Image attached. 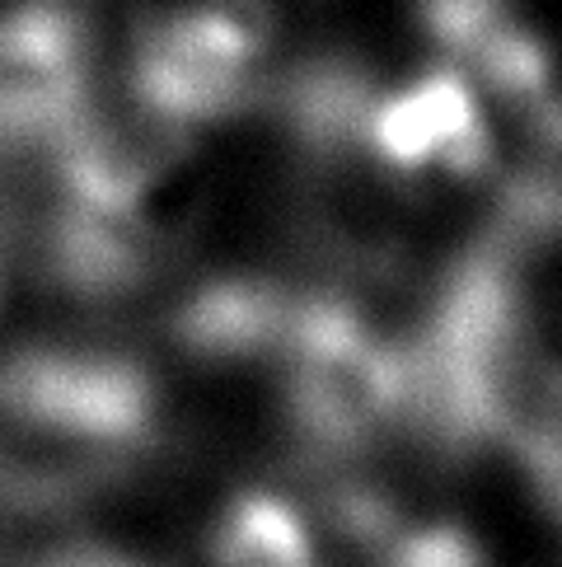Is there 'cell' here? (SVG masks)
<instances>
[{
	"label": "cell",
	"mask_w": 562,
	"mask_h": 567,
	"mask_svg": "<svg viewBox=\"0 0 562 567\" xmlns=\"http://www.w3.org/2000/svg\"><path fill=\"white\" fill-rule=\"evenodd\" d=\"M155 417L150 375L123 357L38 348L0 367V436L24 488L113 474L150 445Z\"/></svg>",
	"instance_id": "obj_1"
},
{
	"label": "cell",
	"mask_w": 562,
	"mask_h": 567,
	"mask_svg": "<svg viewBox=\"0 0 562 567\" xmlns=\"http://www.w3.org/2000/svg\"><path fill=\"white\" fill-rule=\"evenodd\" d=\"M277 361L291 417L324 451L371 445L408 417V352L343 300H291Z\"/></svg>",
	"instance_id": "obj_2"
},
{
	"label": "cell",
	"mask_w": 562,
	"mask_h": 567,
	"mask_svg": "<svg viewBox=\"0 0 562 567\" xmlns=\"http://www.w3.org/2000/svg\"><path fill=\"white\" fill-rule=\"evenodd\" d=\"M268 52L263 0H202L150 19L132 52V94L188 127L230 117L258 94Z\"/></svg>",
	"instance_id": "obj_3"
},
{
	"label": "cell",
	"mask_w": 562,
	"mask_h": 567,
	"mask_svg": "<svg viewBox=\"0 0 562 567\" xmlns=\"http://www.w3.org/2000/svg\"><path fill=\"white\" fill-rule=\"evenodd\" d=\"M192 132L197 127L159 113L132 90L123 104H85L52 136L66 202L98 212H140V202L188 159Z\"/></svg>",
	"instance_id": "obj_4"
},
{
	"label": "cell",
	"mask_w": 562,
	"mask_h": 567,
	"mask_svg": "<svg viewBox=\"0 0 562 567\" xmlns=\"http://www.w3.org/2000/svg\"><path fill=\"white\" fill-rule=\"evenodd\" d=\"M356 141L394 174L478 178L492 165V127L459 66H436L389 94H371Z\"/></svg>",
	"instance_id": "obj_5"
},
{
	"label": "cell",
	"mask_w": 562,
	"mask_h": 567,
	"mask_svg": "<svg viewBox=\"0 0 562 567\" xmlns=\"http://www.w3.org/2000/svg\"><path fill=\"white\" fill-rule=\"evenodd\" d=\"M90 104V38L75 10L24 0L0 10V136H56Z\"/></svg>",
	"instance_id": "obj_6"
},
{
	"label": "cell",
	"mask_w": 562,
	"mask_h": 567,
	"mask_svg": "<svg viewBox=\"0 0 562 567\" xmlns=\"http://www.w3.org/2000/svg\"><path fill=\"white\" fill-rule=\"evenodd\" d=\"M211 567H324L300 502L272 488H244L216 512L207 530Z\"/></svg>",
	"instance_id": "obj_7"
},
{
	"label": "cell",
	"mask_w": 562,
	"mask_h": 567,
	"mask_svg": "<svg viewBox=\"0 0 562 567\" xmlns=\"http://www.w3.org/2000/svg\"><path fill=\"white\" fill-rule=\"evenodd\" d=\"M356 525H371L379 567H488V554L455 520H398L356 512Z\"/></svg>",
	"instance_id": "obj_8"
},
{
	"label": "cell",
	"mask_w": 562,
	"mask_h": 567,
	"mask_svg": "<svg viewBox=\"0 0 562 567\" xmlns=\"http://www.w3.org/2000/svg\"><path fill=\"white\" fill-rule=\"evenodd\" d=\"M516 455H520V464L530 470L534 493L544 497V506L553 512V520L562 525V409L539 422V427L516 445Z\"/></svg>",
	"instance_id": "obj_9"
},
{
	"label": "cell",
	"mask_w": 562,
	"mask_h": 567,
	"mask_svg": "<svg viewBox=\"0 0 562 567\" xmlns=\"http://www.w3.org/2000/svg\"><path fill=\"white\" fill-rule=\"evenodd\" d=\"M33 567H146V563L132 558L127 549H113V544L80 539V544H62V549L43 554Z\"/></svg>",
	"instance_id": "obj_10"
}]
</instances>
